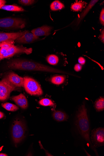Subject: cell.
Returning a JSON list of instances; mask_svg holds the SVG:
<instances>
[{
    "mask_svg": "<svg viewBox=\"0 0 104 156\" xmlns=\"http://www.w3.org/2000/svg\"><path fill=\"white\" fill-rule=\"evenodd\" d=\"M8 67L9 69H11L56 73L74 75L62 70L35 62L26 60H12L8 62Z\"/></svg>",
    "mask_w": 104,
    "mask_h": 156,
    "instance_id": "1",
    "label": "cell"
},
{
    "mask_svg": "<svg viewBox=\"0 0 104 156\" xmlns=\"http://www.w3.org/2000/svg\"><path fill=\"white\" fill-rule=\"evenodd\" d=\"M77 125L79 131L82 137L97 155V153L92 145L90 137V124L87 114V110L84 104L79 108L77 115Z\"/></svg>",
    "mask_w": 104,
    "mask_h": 156,
    "instance_id": "2",
    "label": "cell"
},
{
    "mask_svg": "<svg viewBox=\"0 0 104 156\" xmlns=\"http://www.w3.org/2000/svg\"><path fill=\"white\" fill-rule=\"evenodd\" d=\"M23 87L26 91L31 95L41 96L43 94L39 83L31 77L25 76L23 78Z\"/></svg>",
    "mask_w": 104,
    "mask_h": 156,
    "instance_id": "3",
    "label": "cell"
},
{
    "mask_svg": "<svg viewBox=\"0 0 104 156\" xmlns=\"http://www.w3.org/2000/svg\"><path fill=\"white\" fill-rule=\"evenodd\" d=\"M25 129L23 122L18 119L14 120L12 129V136L13 142L16 146L24 138Z\"/></svg>",
    "mask_w": 104,
    "mask_h": 156,
    "instance_id": "4",
    "label": "cell"
},
{
    "mask_svg": "<svg viewBox=\"0 0 104 156\" xmlns=\"http://www.w3.org/2000/svg\"><path fill=\"white\" fill-rule=\"evenodd\" d=\"M25 21L19 18L9 17L0 19V27L6 29H22L25 27Z\"/></svg>",
    "mask_w": 104,
    "mask_h": 156,
    "instance_id": "5",
    "label": "cell"
},
{
    "mask_svg": "<svg viewBox=\"0 0 104 156\" xmlns=\"http://www.w3.org/2000/svg\"><path fill=\"white\" fill-rule=\"evenodd\" d=\"M16 87L6 77L0 81V101L7 100L11 92L16 90Z\"/></svg>",
    "mask_w": 104,
    "mask_h": 156,
    "instance_id": "6",
    "label": "cell"
},
{
    "mask_svg": "<svg viewBox=\"0 0 104 156\" xmlns=\"http://www.w3.org/2000/svg\"><path fill=\"white\" fill-rule=\"evenodd\" d=\"M92 143L96 147L103 146L104 144V129L99 128L92 132L91 137Z\"/></svg>",
    "mask_w": 104,
    "mask_h": 156,
    "instance_id": "7",
    "label": "cell"
},
{
    "mask_svg": "<svg viewBox=\"0 0 104 156\" xmlns=\"http://www.w3.org/2000/svg\"><path fill=\"white\" fill-rule=\"evenodd\" d=\"M32 51V48H27L22 47L16 46L13 45L8 49L7 52L0 59L11 57L15 55L20 53H25L28 55L31 54Z\"/></svg>",
    "mask_w": 104,
    "mask_h": 156,
    "instance_id": "8",
    "label": "cell"
},
{
    "mask_svg": "<svg viewBox=\"0 0 104 156\" xmlns=\"http://www.w3.org/2000/svg\"><path fill=\"white\" fill-rule=\"evenodd\" d=\"M28 32H29L28 31H24L13 33L0 32V43L8 41H14Z\"/></svg>",
    "mask_w": 104,
    "mask_h": 156,
    "instance_id": "9",
    "label": "cell"
},
{
    "mask_svg": "<svg viewBox=\"0 0 104 156\" xmlns=\"http://www.w3.org/2000/svg\"><path fill=\"white\" fill-rule=\"evenodd\" d=\"M39 39L38 37L32 33L28 32L17 38L15 40V42L20 44H30Z\"/></svg>",
    "mask_w": 104,
    "mask_h": 156,
    "instance_id": "10",
    "label": "cell"
},
{
    "mask_svg": "<svg viewBox=\"0 0 104 156\" xmlns=\"http://www.w3.org/2000/svg\"><path fill=\"white\" fill-rule=\"evenodd\" d=\"M9 80L16 87H23V78L13 72L10 73L7 76Z\"/></svg>",
    "mask_w": 104,
    "mask_h": 156,
    "instance_id": "11",
    "label": "cell"
},
{
    "mask_svg": "<svg viewBox=\"0 0 104 156\" xmlns=\"http://www.w3.org/2000/svg\"><path fill=\"white\" fill-rule=\"evenodd\" d=\"M52 27L49 26L44 25L32 30L31 33L36 36L39 37L42 36H48L51 33Z\"/></svg>",
    "mask_w": 104,
    "mask_h": 156,
    "instance_id": "12",
    "label": "cell"
},
{
    "mask_svg": "<svg viewBox=\"0 0 104 156\" xmlns=\"http://www.w3.org/2000/svg\"><path fill=\"white\" fill-rule=\"evenodd\" d=\"M12 100L22 108L26 109L28 106L27 100L26 97L22 94L12 97Z\"/></svg>",
    "mask_w": 104,
    "mask_h": 156,
    "instance_id": "13",
    "label": "cell"
},
{
    "mask_svg": "<svg viewBox=\"0 0 104 156\" xmlns=\"http://www.w3.org/2000/svg\"><path fill=\"white\" fill-rule=\"evenodd\" d=\"M99 1V0H92L88 4L87 6L80 14L75 24L78 26L82 20L84 18L87 14L90 11L96 4Z\"/></svg>",
    "mask_w": 104,
    "mask_h": 156,
    "instance_id": "14",
    "label": "cell"
},
{
    "mask_svg": "<svg viewBox=\"0 0 104 156\" xmlns=\"http://www.w3.org/2000/svg\"><path fill=\"white\" fill-rule=\"evenodd\" d=\"M53 116L56 120L59 122L65 121L68 119V116L65 113L58 111L53 112Z\"/></svg>",
    "mask_w": 104,
    "mask_h": 156,
    "instance_id": "15",
    "label": "cell"
},
{
    "mask_svg": "<svg viewBox=\"0 0 104 156\" xmlns=\"http://www.w3.org/2000/svg\"><path fill=\"white\" fill-rule=\"evenodd\" d=\"M1 9L13 12H23L24 11V9L22 7L14 5H5Z\"/></svg>",
    "mask_w": 104,
    "mask_h": 156,
    "instance_id": "16",
    "label": "cell"
},
{
    "mask_svg": "<svg viewBox=\"0 0 104 156\" xmlns=\"http://www.w3.org/2000/svg\"><path fill=\"white\" fill-rule=\"evenodd\" d=\"M65 8V6L64 4L57 0L54 1L50 5L51 9L53 11L61 10Z\"/></svg>",
    "mask_w": 104,
    "mask_h": 156,
    "instance_id": "17",
    "label": "cell"
},
{
    "mask_svg": "<svg viewBox=\"0 0 104 156\" xmlns=\"http://www.w3.org/2000/svg\"><path fill=\"white\" fill-rule=\"evenodd\" d=\"M85 2L82 1L77 2L72 5L71 9L74 11L78 12L81 10L85 5Z\"/></svg>",
    "mask_w": 104,
    "mask_h": 156,
    "instance_id": "18",
    "label": "cell"
},
{
    "mask_svg": "<svg viewBox=\"0 0 104 156\" xmlns=\"http://www.w3.org/2000/svg\"><path fill=\"white\" fill-rule=\"evenodd\" d=\"M66 78L63 76H57L53 77L51 79V82L56 85L63 83L65 81Z\"/></svg>",
    "mask_w": 104,
    "mask_h": 156,
    "instance_id": "19",
    "label": "cell"
},
{
    "mask_svg": "<svg viewBox=\"0 0 104 156\" xmlns=\"http://www.w3.org/2000/svg\"><path fill=\"white\" fill-rule=\"evenodd\" d=\"M47 60L48 62L50 65H55L58 63L59 58L56 55H51L47 57Z\"/></svg>",
    "mask_w": 104,
    "mask_h": 156,
    "instance_id": "20",
    "label": "cell"
},
{
    "mask_svg": "<svg viewBox=\"0 0 104 156\" xmlns=\"http://www.w3.org/2000/svg\"><path fill=\"white\" fill-rule=\"evenodd\" d=\"M2 106L6 110L12 112L16 111L19 109L17 106L9 103L4 104Z\"/></svg>",
    "mask_w": 104,
    "mask_h": 156,
    "instance_id": "21",
    "label": "cell"
},
{
    "mask_svg": "<svg viewBox=\"0 0 104 156\" xmlns=\"http://www.w3.org/2000/svg\"><path fill=\"white\" fill-rule=\"evenodd\" d=\"M95 108L98 111H101L104 109V98H99L96 102L95 105Z\"/></svg>",
    "mask_w": 104,
    "mask_h": 156,
    "instance_id": "22",
    "label": "cell"
},
{
    "mask_svg": "<svg viewBox=\"0 0 104 156\" xmlns=\"http://www.w3.org/2000/svg\"><path fill=\"white\" fill-rule=\"evenodd\" d=\"M39 103L40 105L45 106L54 105V103L50 99L47 98L41 99L39 101Z\"/></svg>",
    "mask_w": 104,
    "mask_h": 156,
    "instance_id": "23",
    "label": "cell"
},
{
    "mask_svg": "<svg viewBox=\"0 0 104 156\" xmlns=\"http://www.w3.org/2000/svg\"><path fill=\"white\" fill-rule=\"evenodd\" d=\"M14 41H4L0 43L1 48H4L9 49L10 47L14 45Z\"/></svg>",
    "mask_w": 104,
    "mask_h": 156,
    "instance_id": "24",
    "label": "cell"
},
{
    "mask_svg": "<svg viewBox=\"0 0 104 156\" xmlns=\"http://www.w3.org/2000/svg\"><path fill=\"white\" fill-rule=\"evenodd\" d=\"M35 1L34 0H20L19 1V2L20 4L23 5H29L34 4Z\"/></svg>",
    "mask_w": 104,
    "mask_h": 156,
    "instance_id": "25",
    "label": "cell"
},
{
    "mask_svg": "<svg viewBox=\"0 0 104 156\" xmlns=\"http://www.w3.org/2000/svg\"><path fill=\"white\" fill-rule=\"evenodd\" d=\"M99 20L101 24L103 26L104 25V9L103 8L101 12L100 17Z\"/></svg>",
    "mask_w": 104,
    "mask_h": 156,
    "instance_id": "26",
    "label": "cell"
},
{
    "mask_svg": "<svg viewBox=\"0 0 104 156\" xmlns=\"http://www.w3.org/2000/svg\"><path fill=\"white\" fill-rule=\"evenodd\" d=\"M8 49L7 48H1L0 50V59L7 52Z\"/></svg>",
    "mask_w": 104,
    "mask_h": 156,
    "instance_id": "27",
    "label": "cell"
},
{
    "mask_svg": "<svg viewBox=\"0 0 104 156\" xmlns=\"http://www.w3.org/2000/svg\"><path fill=\"white\" fill-rule=\"evenodd\" d=\"M74 69L76 72H80L82 69V66L80 64H77L74 66Z\"/></svg>",
    "mask_w": 104,
    "mask_h": 156,
    "instance_id": "28",
    "label": "cell"
},
{
    "mask_svg": "<svg viewBox=\"0 0 104 156\" xmlns=\"http://www.w3.org/2000/svg\"><path fill=\"white\" fill-rule=\"evenodd\" d=\"M78 62L81 65H83L85 63L86 60L85 59L82 57H81L78 59Z\"/></svg>",
    "mask_w": 104,
    "mask_h": 156,
    "instance_id": "29",
    "label": "cell"
},
{
    "mask_svg": "<svg viewBox=\"0 0 104 156\" xmlns=\"http://www.w3.org/2000/svg\"><path fill=\"white\" fill-rule=\"evenodd\" d=\"M100 38L103 44L104 43V29L102 31L101 34L100 36Z\"/></svg>",
    "mask_w": 104,
    "mask_h": 156,
    "instance_id": "30",
    "label": "cell"
},
{
    "mask_svg": "<svg viewBox=\"0 0 104 156\" xmlns=\"http://www.w3.org/2000/svg\"><path fill=\"white\" fill-rule=\"evenodd\" d=\"M6 3V1H4V0H0V9H1L2 6L5 5Z\"/></svg>",
    "mask_w": 104,
    "mask_h": 156,
    "instance_id": "31",
    "label": "cell"
},
{
    "mask_svg": "<svg viewBox=\"0 0 104 156\" xmlns=\"http://www.w3.org/2000/svg\"><path fill=\"white\" fill-rule=\"evenodd\" d=\"M4 116V113L1 112H0V119L3 118Z\"/></svg>",
    "mask_w": 104,
    "mask_h": 156,
    "instance_id": "32",
    "label": "cell"
},
{
    "mask_svg": "<svg viewBox=\"0 0 104 156\" xmlns=\"http://www.w3.org/2000/svg\"><path fill=\"white\" fill-rule=\"evenodd\" d=\"M8 155L5 154L1 153L0 154V156H7Z\"/></svg>",
    "mask_w": 104,
    "mask_h": 156,
    "instance_id": "33",
    "label": "cell"
},
{
    "mask_svg": "<svg viewBox=\"0 0 104 156\" xmlns=\"http://www.w3.org/2000/svg\"><path fill=\"white\" fill-rule=\"evenodd\" d=\"M1 47H0V50H1Z\"/></svg>",
    "mask_w": 104,
    "mask_h": 156,
    "instance_id": "34",
    "label": "cell"
}]
</instances>
